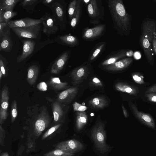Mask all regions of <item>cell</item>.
<instances>
[{
    "mask_svg": "<svg viewBox=\"0 0 156 156\" xmlns=\"http://www.w3.org/2000/svg\"><path fill=\"white\" fill-rule=\"evenodd\" d=\"M112 21L113 28L121 36H128L130 33L131 18L126 11L122 0L106 1Z\"/></svg>",
    "mask_w": 156,
    "mask_h": 156,
    "instance_id": "6da1fadb",
    "label": "cell"
},
{
    "mask_svg": "<svg viewBox=\"0 0 156 156\" xmlns=\"http://www.w3.org/2000/svg\"><path fill=\"white\" fill-rule=\"evenodd\" d=\"M142 27L140 44L148 62L152 64L154 61L152 41L156 37V24L153 20L147 19L143 22Z\"/></svg>",
    "mask_w": 156,
    "mask_h": 156,
    "instance_id": "7a4b0ae2",
    "label": "cell"
},
{
    "mask_svg": "<svg viewBox=\"0 0 156 156\" xmlns=\"http://www.w3.org/2000/svg\"><path fill=\"white\" fill-rule=\"evenodd\" d=\"M92 138L94 145L101 153L107 152L109 147L106 143V135L104 124L99 122L92 129L91 132Z\"/></svg>",
    "mask_w": 156,
    "mask_h": 156,
    "instance_id": "3957f363",
    "label": "cell"
},
{
    "mask_svg": "<svg viewBox=\"0 0 156 156\" xmlns=\"http://www.w3.org/2000/svg\"><path fill=\"white\" fill-rule=\"evenodd\" d=\"M67 4L64 0H54L50 8L52 14L61 30H65L68 25L66 16Z\"/></svg>",
    "mask_w": 156,
    "mask_h": 156,
    "instance_id": "277c9868",
    "label": "cell"
},
{
    "mask_svg": "<svg viewBox=\"0 0 156 156\" xmlns=\"http://www.w3.org/2000/svg\"><path fill=\"white\" fill-rule=\"evenodd\" d=\"M87 9L90 24H97L103 20L105 15V9L101 0H90L87 4Z\"/></svg>",
    "mask_w": 156,
    "mask_h": 156,
    "instance_id": "5b68a950",
    "label": "cell"
},
{
    "mask_svg": "<svg viewBox=\"0 0 156 156\" xmlns=\"http://www.w3.org/2000/svg\"><path fill=\"white\" fill-rule=\"evenodd\" d=\"M41 23L26 27L12 28L11 29L19 37L28 38H37L40 34Z\"/></svg>",
    "mask_w": 156,
    "mask_h": 156,
    "instance_id": "8992f818",
    "label": "cell"
},
{
    "mask_svg": "<svg viewBox=\"0 0 156 156\" xmlns=\"http://www.w3.org/2000/svg\"><path fill=\"white\" fill-rule=\"evenodd\" d=\"M41 18L43 20V32L48 37L56 34L59 27L53 15L46 12Z\"/></svg>",
    "mask_w": 156,
    "mask_h": 156,
    "instance_id": "52a82bcc",
    "label": "cell"
},
{
    "mask_svg": "<svg viewBox=\"0 0 156 156\" xmlns=\"http://www.w3.org/2000/svg\"><path fill=\"white\" fill-rule=\"evenodd\" d=\"M55 149H60L66 152L75 154L82 150L83 144L79 140L73 139L59 143L55 146Z\"/></svg>",
    "mask_w": 156,
    "mask_h": 156,
    "instance_id": "ba28073f",
    "label": "cell"
},
{
    "mask_svg": "<svg viewBox=\"0 0 156 156\" xmlns=\"http://www.w3.org/2000/svg\"><path fill=\"white\" fill-rule=\"evenodd\" d=\"M105 24L98 25L93 28L85 29L82 34V37L86 41H93L102 37L106 30Z\"/></svg>",
    "mask_w": 156,
    "mask_h": 156,
    "instance_id": "9c48e42d",
    "label": "cell"
},
{
    "mask_svg": "<svg viewBox=\"0 0 156 156\" xmlns=\"http://www.w3.org/2000/svg\"><path fill=\"white\" fill-rule=\"evenodd\" d=\"M133 52L126 49H122L113 51L107 55L100 64L101 65L105 66L113 64L118 61L119 59L126 56L133 55Z\"/></svg>",
    "mask_w": 156,
    "mask_h": 156,
    "instance_id": "30bf717a",
    "label": "cell"
},
{
    "mask_svg": "<svg viewBox=\"0 0 156 156\" xmlns=\"http://www.w3.org/2000/svg\"><path fill=\"white\" fill-rule=\"evenodd\" d=\"M50 119L46 111L43 110L36 120L34 126V134L39 137L49 126Z\"/></svg>",
    "mask_w": 156,
    "mask_h": 156,
    "instance_id": "8fae6325",
    "label": "cell"
},
{
    "mask_svg": "<svg viewBox=\"0 0 156 156\" xmlns=\"http://www.w3.org/2000/svg\"><path fill=\"white\" fill-rule=\"evenodd\" d=\"M132 111L135 116L142 123L153 129H155L154 120L149 114L140 112L133 104L130 105Z\"/></svg>",
    "mask_w": 156,
    "mask_h": 156,
    "instance_id": "7c38bea8",
    "label": "cell"
},
{
    "mask_svg": "<svg viewBox=\"0 0 156 156\" xmlns=\"http://www.w3.org/2000/svg\"><path fill=\"white\" fill-rule=\"evenodd\" d=\"M8 87H4L1 93V107L0 108V124L2 125L8 116L7 110L9 106Z\"/></svg>",
    "mask_w": 156,
    "mask_h": 156,
    "instance_id": "4fadbf2b",
    "label": "cell"
},
{
    "mask_svg": "<svg viewBox=\"0 0 156 156\" xmlns=\"http://www.w3.org/2000/svg\"><path fill=\"white\" fill-rule=\"evenodd\" d=\"M10 28L8 25L0 34V51L9 52L11 50L13 46L11 38Z\"/></svg>",
    "mask_w": 156,
    "mask_h": 156,
    "instance_id": "5bb4252c",
    "label": "cell"
},
{
    "mask_svg": "<svg viewBox=\"0 0 156 156\" xmlns=\"http://www.w3.org/2000/svg\"><path fill=\"white\" fill-rule=\"evenodd\" d=\"M43 21L42 18L39 19L30 18H25L14 20L10 21L8 23L9 27L12 28L26 27L36 24L41 23Z\"/></svg>",
    "mask_w": 156,
    "mask_h": 156,
    "instance_id": "9a60e30c",
    "label": "cell"
},
{
    "mask_svg": "<svg viewBox=\"0 0 156 156\" xmlns=\"http://www.w3.org/2000/svg\"><path fill=\"white\" fill-rule=\"evenodd\" d=\"M70 51H67L63 53L53 64L51 73L54 74L59 73L65 66L70 57Z\"/></svg>",
    "mask_w": 156,
    "mask_h": 156,
    "instance_id": "2e32d148",
    "label": "cell"
},
{
    "mask_svg": "<svg viewBox=\"0 0 156 156\" xmlns=\"http://www.w3.org/2000/svg\"><path fill=\"white\" fill-rule=\"evenodd\" d=\"M133 59L131 58H124L114 63L104 66L103 68L110 71H118L124 70L128 67L132 63Z\"/></svg>",
    "mask_w": 156,
    "mask_h": 156,
    "instance_id": "e0dca14e",
    "label": "cell"
},
{
    "mask_svg": "<svg viewBox=\"0 0 156 156\" xmlns=\"http://www.w3.org/2000/svg\"><path fill=\"white\" fill-rule=\"evenodd\" d=\"M90 63L87 61L83 65L76 68L72 72L71 75L74 82L76 83L79 82L84 78L89 69V65Z\"/></svg>",
    "mask_w": 156,
    "mask_h": 156,
    "instance_id": "ac0fdd59",
    "label": "cell"
},
{
    "mask_svg": "<svg viewBox=\"0 0 156 156\" xmlns=\"http://www.w3.org/2000/svg\"><path fill=\"white\" fill-rule=\"evenodd\" d=\"M23 50L21 54L17 58V61H22L28 57L33 52L35 44V42L31 40L23 41Z\"/></svg>",
    "mask_w": 156,
    "mask_h": 156,
    "instance_id": "d6986e66",
    "label": "cell"
},
{
    "mask_svg": "<svg viewBox=\"0 0 156 156\" xmlns=\"http://www.w3.org/2000/svg\"><path fill=\"white\" fill-rule=\"evenodd\" d=\"M106 43L102 41L96 44L92 49L89 56L88 62H90L94 61L105 50Z\"/></svg>",
    "mask_w": 156,
    "mask_h": 156,
    "instance_id": "ffe728a7",
    "label": "cell"
},
{
    "mask_svg": "<svg viewBox=\"0 0 156 156\" xmlns=\"http://www.w3.org/2000/svg\"><path fill=\"white\" fill-rule=\"evenodd\" d=\"M60 42L62 44L70 47H76L79 42L77 37L70 35H65L59 37Z\"/></svg>",
    "mask_w": 156,
    "mask_h": 156,
    "instance_id": "44dd1931",
    "label": "cell"
},
{
    "mask_svg": "<svg viewBox=\"0 0 156 156\" xmlns=\"http://www.w3.org/2000/svg\"><path fill=\"white\" fill-rule=\"evenodd\" d=\"M118 91L133 95H136L138 90L136 87L122 83H118L115 86Z\"/></svg>",
    "mask_w": 156,
    "mask_h": 156,
    "instance_id": "7402d4cb",
    "label": "cell"
},
{
    "mask_svg": "<svg viewBox=\"0 0 156 156\" xmlns=\"http://www.w3.org/2000/svg\"><path fill=\"white\" fill-rule=\"evenodd\" d=\"M91 108L94 109H102L108 105L107 100L103 97L98 96L90 99L88 102Z\"/></svg>",
    "mask_w": 156,
    "mask_h": 156,
    "instance_id": "603a6c76",
    "label": "cell"
},
{
    "mask_svg": "<svg viewBox=\"0 0 156 156\" xmlns=\"http://www.w3.org/2000/svg\"><path fill=\"white\" fill-rule=\"evenodd\" d=\"M82 0H77L76 9L72 19L70 21V24L73 28L75 27L81 16L82 11Z\"/></svg>",
    "mask_w": 156,
    "mask_h": 156,
    "instance_id": "cb8c5ba5",
    "label": "cell"
},
{
    "mask_svg": "<svg viewBox=\"0 0 156 156\" xmlns=\"http://www.w3.org/2000/svg\"><path fill=\"white\" fill-rule=\"evenodd\" d=\"M38 73V67L36 65L31 66L28 68L27 80L30 85H33L36 83Z\"/></svg>",
    "mask_w": 156,
    "mask_h": 156,
    "instance_id": "d4e9b609",
    "label": "cell"
},
{
    "mask_svg": "<svg viewBox=\"0 0 156 156\" xmlns=\"http://www.w3.org/2000/svg\"><path fill=\"white\" fill-rule=\"evenodd\" d=\"M75 88H71L61 92L58 95V99L61 102H68L74 96L77 92Z\"/></svg>",
    "mask_w": 156,
    "mask_h": 156,
    "instance_id": "484cf974",
    "label": "cell"
},
{
    "mask_svg": "<svg viewBox=\"0 0 156 156\" xmlns=\"http://www.w3.org/2000/svg\"><path fill=\"white\" fill-rule=\"evenodd\" d=\"M87 121V116L84 112H77L76 113V126L79 131L85 125Z\"/></svg>",
    "mask_w": 156,
    "mask_h": 156,
    "instance_id": "4316f807",
    "label": "cell"
},
{
    "mask_svg": "<svg viewBox=\"0 0 156 156\" xmlns=\"http://www.w3.org/2000/svg\"><path fill=\"white\" fill-rule=\"evenodd\" d=\"M41 0H23L20 1L21 7L28 12H32L39 3L42 2Z\"/></svg>",
    "mask_w": 156,
    "mask_h": 156,
    "instance_id": "83f0119b",
    "label": "cell"
},
{
    "mask_svg": "<svg viewBox=\"0 0 156 156\" xmlns=\"http://www.w3.org/2000/svg\"><path fill=\"white\" fill-rule=\"evenodd\" d=\"M20 0H0V8L4 11L12 10Z\"/></svg>",
    "mask_w": 156,
    "mask_h": 156,
    "instance_id": "f1b7e54d",
    "label": "cell"
},
{
    "mask_svg": "<svg viewBox=\"0 0 156 156\" xmlns=\"http://www.w3.org/2000/svg\"><path fill=\"white\" fill-rule=\"evenodd\" d=\"M17 12H14L12 10L4 11L0 9V23L5 22L8 23L11 18L16 16Z\"/></svg>",
    "mask_w": 156,
    "mask_h": 156,
    "instance_id": "f546056e",
    "label": "cell"
},
{
    "mask_svg": "<svg viewBox=\"0 0 156 156\" xmlns=\"http://www.w3.org/2000/svg\"><path fill=\"white\" fill-rule=\"evenodd\" d=\"M50 85L55 90H60L67 87L68 83L62 82L58 77H52L49 82Z\"/></svg>",
    "mask_w": 156,
    "mask_h": 156,
    "instance_id": "4dcf8cb0",
    "label": "cell"
},
{
    "mask_svg": "<svg viewBox=\"0 0 156 156\" xmlns=\"http://www.w3.org/2000/svg\"><path fill=\"white\" fill-rule=\"evenodd\" d=\"M52 111L54 120L55 122L59 121L61 118L63 112L61 106L57 102H55L52 105Z\"/></svg>",
    "mask_w": 156,
    "mask_h": 156,
    "instance_id": "1f68e13d",
    "label": "cell"
},
{
    "mask_svg": "<svg viewBox=\"0 0 156 156\" xmlns=\"http://www.w3.org/2000/svg\"><path fill=\"white\" fill-rule=\"evenodd\" d=\"M74 154L66 152L60 149H55L49 151L44 154V156H73Z\"/></svg>",
    "mask_w": 156,
    "mask_h": 156,
    "instance_id": "d6a6232c",
    "label": "cell"
},
{
    "mask_svg": "<svg viewBox=\"0 0 156 156\" xmlns=\"http://www.w3.org/2000/svg\"><path fill=\"white\" fill-rule=\"evenodd\" d=\"M77 2V0H73L69 3L68 7V12L69 20L70 21L75 12Z\"/></svg>",
    "mask_w": 156,
    "mask_h": 156,
    "instance_id": "836d02e7",
    "label": "cell"
},
{
    "mask_svg": "<svg viewBox=\"0 0 156 156\" xmlns=\"http://www.w3.org/2000/svg\"><path fill=\"white\" fill-rule=\"evenodd\" d=\"M60 124L55 125L48 129L43 135L42 140H44L54 133L60 126Z\"/></svg>",
    "mask_w": 156,
    "mask_h": 156,
    "instance_id": "e575fe53",
    "label": "cell"
},
{
    "mask_svg": "<svg viewBox=\"0 0 156 156\" xmlns=\"http://www.w3.org/2000/svg\"><path fill=\"white\" fill-rule=\"evenodd\" d=\"M26 152L29 153L36 151V144L34 140L29 137L27 143Z\"/></svg>",
    "mask_w": 156,
    "mask_h": 156,
    "instance_id": "d590c367",
    "label": "cell"
},
{
    "mask_svg": "<svg viewBox=\"0 0 156 156\" xmlns=\"http://www.w3.org/2000/svg\"><path fill=\"white\" fill-rule=\"evenodd\" d=\"M11 113V122H12L15 120L17 115V104L15 100L12 104Z\"/></svg>",
    "mask_w": 156,
    "mask_h": 156,
    "instance_id": "8d00e7d4",
    "label": "cell"
},
{
    "mask_svg": "<svg viewBox=\"0 0 156 156\" xmlns=\"http://www.w3.org/2000/svg\"><path fill=\"white\" fill-rule=\"evenodd\" d=\"M73 107L74 111L79 112H84L87 109V107L77 102H75L73 103Z\"/></svg>",
    "mask_w": 156,
    "mask_h": 156,
    "instance_id": "74e56055",
    "label": "cell"
},
{
    "mask_svg": "<svg viewBox=\"0 0 156 156\" xmlns=\"http://www.w3.org/2000/svg\"><path fill=\"white\" fill-rule=\"evenodd\" d=\"M145 96L150 101L156 103V93H146L145 94Z\"/></svg>",
    "mask_w": 156,
    "mask_h": 156,
    "instance_id": "f35d334b",
    "label": "cell"
},
{
    "mask_svg": "<svg viewBox=\"0 0 156 156\" xmlns=\"http://www.w3.org/2000/svg\"><path fill=\"white\" fill-rule=\"evenodd\" d=\"M5 131L2 127L1 125H0V144L2 146H3L4 144L5 138Z\"/></svg>",
    "mask_w": 156,
    "mask_h": 156,
    "instance_id": "ab89813d",
    "label": "cell"
},
{
    "mask_svg": "<svg viewBox=\"0 0 156 156\" xmlns=\"http://www.w3.org/2000/svg\"><path fill=\"white\" fill-rule=\"evenodd\" d=\"M140 76L137 73L134 74L133 75V78L136 83L138 84H142L144 83V81L141 76Z\"/></svg>",
    "mask_w": 156,
    "mask_h": 156,
    "instance_id": "60d3db41",
    "label": "cell"
},
{
    "mask_svg": "<svg viewBox=\"0 0 156 156\" xmlns=\"http://www.w3.org/2000/svg\"><path fill=\"white\" fill-rule=\"evenodd\" d=\"M37 88L40 91H45L47 90V85L45 82H42L38 84Z\"/></svg>",
    "mask_w": 156,
    "mask_h": 156,
    "instance_id": "b9f144b4",
    "label": "cell"
},
{
    "mask_svg": "<svg viewBox=\"0 0 156 156\" xmlns=\"http://www.w3.org/2000/svg\"><path fill=\"white\" fill-rule=\"evenodd\" d=\"M0 70L1 71L3 76H5L6 73L5 69L4 62L1 58L0 60Z\"/></svg>",
    "mask_w": 156,
    "mask_h": 156,
    "instance_id": "7bdbcfd3",
    "label": "cell"
},
{
    "mask_svg": "<svg viewBox=\"0 0 156 156\" xmlns=\"http://www.w3.org/2000/svg\"><path fill=\"white\" fill-rule=\"evenodd\" d=\"M54 0H42V2L44 5L50 8Z\"/></svg>",
    "mask_w": 156,
    "mask_h": 156,
    "instance_id": "ee69618b",
    "label": "cell"
},
{
    "mask_svg": "<svg viewBox=\"0 0 156 156\" xmlns=\"http://www.w3.org/2000/svg\"><path fill=\"white\" fill-rule=\"evenodd\" d=\"M92 82L95 85L99 86H102V84L100 80L98 78L94 77L92 80Z\"/></svg>",
    "mask_w": 156,
    "mask_h": 156,
    "instance_id": "f6af8a7d",
    "label": "cell"
},
{
    "mask_svg": "<svg viewBox=\"0 0 156 156\" xmlns=\"http://www.w3.org/2000/svg\"><path fill=\"white\" fill-rule=\"evenodd\" d=\"M146 93H156V84L149 87Z\"/></svg>",
    "mask_w": 156,
    "mask_h": 156,
    "instance_id": "bcb514c9",
    "label": "cell"
},
{
    "mask_svg": "<svg viewBox=\"0 0 156 156\" xmlns=\"http://www.w3.org/2000/svg\"><path fill=\"white\" fill-rule=\"evenodd\" d=\"M8 26V23L5 22L0 23V34H1L2 32Z\"/></svg>",
    "mask_w": 156,
    "mask_h": 156,
    "instance_id": "7dc6e473",
    "label": "cell"
},
{
    "mask_svg": "<svg viewBox=\"0 0 156 156\" xmlns=\"http://www.w3.org/2000/svg\"><path fill=\"white\" fill-rule=\"evenodd\" d=\"M152 47L153 51L156 55V37L154 38L152 40Z\"/></svg>",
    "mask_w": 156,
    "mask_h": 156,
    "instance_id": "c3c4849f",
    "label": "cell"
},
{
    "mask_svg": "<svg viewBox=\"0 0 156 156\" xmlns=\"http://www.w3.org/2000/svg\"><path fill=\"white\" fill-rule=\"evenodd\" d=\"M25 148V147L24 146H20V149H19L18 153H17V156H20L21 154H22Z\"/></svg>",
    "mask_w": 156,
    "mask_h": 156,
    "instance_id": "681fc988",
    "label": "cell"
},
{
    "mask_svg": "<svg viewBox=\"0 0 156 156\" xmlns=\"http://www.w3.org/2000/svg\"><path fill=\"white\" fill-rule=\"evenodd\" d=\"M122 109L123 110L124 115L125 117H127L129 115L127 112L124 106L122 105Z\"/></svg>",
    "mask_w": 156,
    "mask_h": 156,
    "instance_id": "f907efd6",
    "label": "cell"
},
{
    "mask_svg": "<svg viewBox=\"0 0 156 156\" xmlns=\"http://www.w3.org/2000/svg\"><path fill=\"white\" fill-rule=\"evenodd\" d=\"M1 156H9V155L7 152H5L2 153Z\"/></svg>",
    "mask_w": 156,
    "mask_h": 156,
    "instance_id": "816d5d0a",
    "label": "cell"
},
{
    "mask_svg": "<svg viewBox=\"0 0 156 156\" xmlns=\"http://www.w3.org/2000/svg\"><path fill=\"white\" fill-rule=\"evenodd\" d=\"M2 74L1 72V71L0 70V80L1 79V77H2Z\"/></svg>",
    "mask_w": 156,
    "mask_h": 156,
    "instance_id": "f5cc1de1",
    "label": "cell"
}]
</instances>
